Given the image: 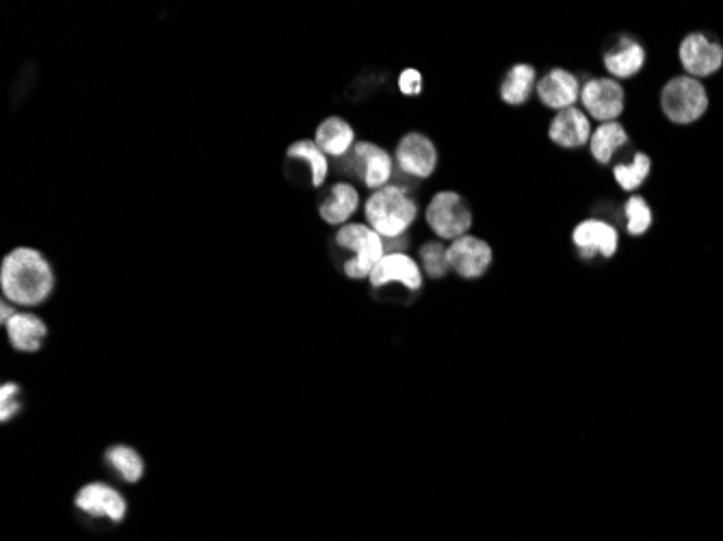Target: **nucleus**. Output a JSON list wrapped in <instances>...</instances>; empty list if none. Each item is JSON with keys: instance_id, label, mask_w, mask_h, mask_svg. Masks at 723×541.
Masks as SVG:
<instances>
[{"instance_id": "5", "label": "nucleus", "mask_w": 723, "mask_h": 541, "mask_svg": "<svg viewBox=\"0 0 723 541\" xmlns=\"http://www.w3.org/2000/svg\"><path fill=\"white\" fill-rule=\"evenodd\" d=\"M425 217L429 228L446 241L462 239L472 226V213L468 204L464 202L462 195L453 191H442L433 195Z\"/></svg>"}, {"instance_id": "21", "label": "nucleus", "mask_w": 723, "mask_h": 541, "mask_svg": "<svg viewBox=\"0 0 723 541\" xmlns=\"http://www.w3.org/2000/svg\"><path fill=\"white\" fill-rule=\"evenodd\" d=\"M533 87H535V68L527 63H518L505 76V81L501 85V98L507 104L518 107V104H524L531 98Z\"/></svg>"}, {"instance_id": "18", "label": "nucleus", "mask_w": 723, "mask_h": 541, "mask_svg": "<svg viewBox=\"0 0 723 541\" xmlns=\"http://www.w3.org/2000/svg\"><path fill=\"white\" fill-rule=\"evenodd\" d=\"M314 143L319 145L321 152L343 158L353 150V145H356V133H353V128L347 120L334 115L321 122Z\"/></svg>"}, {"instance_id": "20", "label": "nucleus", "mask_w": 723, "mask_h": 541, "mask_svg": "<svg viewBox=\"0 0 723 541\" xmlns=\"http://www.w3.org/2000/svg\"><path fill=\"white\" fill-rule=\"evenodd\" d=\"M626 143H628V135H626L624 126H620L617 122H607V124H600L596 128V133L591 135L589 148L598 163L607 165V163H611L613 154L620 148H624Z\"/></svg>"}, {"instance_id": "3", "label": "nucleus", "mask_w": 723, "mask_h": 541, "mask_svg": "<svg viewBox=\"0 0 723 541\" xmlns=\"http://www.w3.org/2000/svg\"><path fill=\"white\" fill-rule=\"evenodd\" d=\"M336 245L345 252H351V258L345 262V273L351 280L371 277L379 260L386 256L384 239L364 223H347L336 234Z\"/></svg>"}, {"instance_id": "13", "label": "nucleus", "mask_w": 723, "mask_h": 541, "mask_svg": "<svg viewBox=\"0 0 723 541\" xmlns=\"http://www.w3.org/2000/svg\"><path fill=\"white\" fill-rule=\"evenodd\" d=\"M548 137L550 141L561 145V148H581V145L591 139V124L581 109H563L557 113L555 120H552Z\"/></svg>"}, {"instance_id": "28", "label": "nucleus", "mask_w": 723, "mask_h": 541, "mask_svg": "<svg viewBox=\"0 0 723 541\" xmlns=\"http://www.w3.org/2000/svg\"><path fill=\"white\" fill-rule=\"evenodd\" d=\"M399 89L405 96H418L423 91V76L418 70H405L399 76Z\"/></svg>"}, {"instance_id": "27", "label": "nucleus", "mask_w": 723, "mask_h": 541, "mask_svg": "<svg viewBox=\"0 0 723 541\" xmlns=\"http://www.w3.org/2000/svg\"><path fill=\"white\" fill-rule=\"evenodd\" d=\"M20 386L16 384H5L0 388V420L7 422L11 416L20 412Z\"/></svg>"}, {"instance_id": "8", "label": "nucleus", "mask_w": 723, "mask_h": 541, "mask_svg": "<svg viewBox=\"0 0 723 541\" xmlns=\"http://www.w3.org/2000/svg\"><path fill=\"white\" fill-rule=\"evenodd\" d=\"M585 111L602 124L613 122L624 111V89L613 78H591L581 89Z\"/></svg>"}, {"instance_id": "14", "label": "nucleus", "mask_w": 723, "mask_h": 541, "mask_svg": "<svg viewBox=\"0 0 723 541\" xmlns=\"http://www.w3.org/2000/svg\"><path fill=\"white\" fill-rule=\"evenodd\" d=\"M574 243L587 258H591L594 254L611 258L617 252V232L607 221L589 219L583 221L581 226H576Z\"/></svg>"}, {"instance_id": "22", "label": "nucleus", "mask_w": 723, "mask_h": 541, "mask_svg": "<svg viewBox=\"0 0 723 541\" xmlns=\"http://www.w3.org/2000/svg\"><path fill=\"white\" fill-rule=\"evenodd\" d=\"M104 459H107V464L113 470L115 477H120L126 483L141 481L143 468H146V466H143V459L135 451V448L124 446V444L111 446L107 451V455H104Z\"/></svg>"}, {"instance_id": "12", "label": "nucleus", "mask_w": 723, "mask_h": 541, "mask_svg": "<svg viewBox=\"0 0 723 541\" xmlns=\"http://www.w3.org/2000/svg\"><path fill=\"white\" fill-rule=\"evenodd\" d=\"M394 282L405 286L407 290H420V286H423V273H420V267L403 252L386 254L371 273V284L375 288H384Z\"/></svg>"}, {"instance_id": "9", "label": "nucleus", "mask_w": 723, "mask_h": 541, "mask_svg": "<svg viewBox=\"0 0 723 541\" xmlns=\"http://www.w3.org/2000/svg\"><path fill=\"white\" fill-rule=\"evenodd\" d=\"M397 165L412 178H429L438 165V152L433 141L420 133L405 135L397 145Z\"/></svg>"}, {"instance_id": "29", "label": "nucleus", "mask_w": 723, "mask_h": 541, "mask_svg": "<svg viewBox=\"0 0 723 541\" xmlns=\"http://www.w3.org/2000/svg\"><path fill=\"white\" fill-rule=\"evenodd\" d=\"M13 314H16V308H13L11 303L3 301V308H0V321H3V325H7V323H9V319H11Z\"/></svg>"}, {"instance_id": "16", "label": "nucleus", "mask_w": 723, "mask_h": 541, "mask_svg": "<svg viewBox=\"0 0 723 541\" xmlns=\"http://www.w3.org/2000/svg\"><path fill=\"white\" fill-rule=\"evenodd\" d=\"M5 327H7L11 347L24 351V353H35L42 349L44 340L48 336L46 323L39 319L37 314H31V312H16Z\"/></svg>"}, {"instance_id": "11", "label": "nucleus", "mask_w": 723, "mask_h": 541, "mask_svg": "<svg viewBox=\"0 0 723 541\" xmlns=\"http://www.w3.org/2000/svg\"><path fill=\"white\" fill-rule=\"evenodd\" d=\"M449 265L451 269L466 277V280H477L492 265V247L477 239V236H462L449 247Z\"/></svg>"}, {"instance_id": "19", "label": "nucleus", "mask_w": 723, "mask_h": 541, "mask_svg": "<svg viewBox=\"0 0 723 541\" xmlns=\"http://www.w3.org/2000/svg\"><path fill=\"white\" fill-rule=\"evenodd\" d=\"M643 63H646V52L633 39H622L604 57L607 70L617 78H633L643 68Z\"/></svg>"}, {"instance_id": "25", "label": "nucleus", "mask_w": 723, "mask_h": 541, "mask_svg": "<svg viewBox=\"0 0 723 541\" xmlns=\"http://www.w3.org/2000/svg\"><path fill=\"white\" fill-rule=\"evenodd\" d=\"M420 262H423V269L433 280H440L446 273L451 271L449 265V247L442 245L440 241H431L420 247Z\"/></svg>"}, {"instance_id": "17", "label": "nucleus", "mask_w": 723, "mask_h": 541, "mask_svg": "<svg viewBox=\"0 0 723 541\" xmlns=\"http://www.w3.org/2000/svg\"><path fill=\"white\" fill-rule=\"evenodd\" d=\"M360 208L358 191L347 182H336L319 206V215L330 226H347V221Z\"/></svg>"}, {"instance_id": "23", "label": "nucleus", "mask_w": 723, "mask_h": 541, "mask_svg": "<svg viewBox=\"0 0 723 541\" xmlns=\"http://www.w3.org/2000/svg\"><path fill=\"white\" fill-rule=\"evenodd\" d=\"M288 158H299L310 167L312 187H323V182L330 174V163H327V154L314 141H295L291 148L286 150Z\"/></svg>"}, {"instance_id": "26", "label": "nucleus", "mask_w": 723, "mask_h": 541, "mask_svg": "<svg viewBox=\"0 0 723 541\" xmlns=\"http://www.w3.org/2000/svg\"><path fill=\"white\" fill-rule=\"evenodd\" d=\"M624 213H626V221H628V232L633 236L646 234L648 228L652 226V210L646 204V200L639 195L630 197V200L626 202Z\"/></svg>"}, {"instance_id": "1", "label": "nucleus", "mask_w": 723, "mask_h": 541, "mask_svg": "<svg viewBox=\"0 0 723 541\" xmlns=\"http://www.w3.org/2000/svg\"><path fill=\"white\" fill-rule=\"evenodd\" d=\"M0 288L13 306H39L55 288V273L42 252L31 247H18L3 258L0 265Z\"/></svg>"}, {"instance_id": "15", "label": "nucleus", "mask_w": 723, "mask_h": 541, "mask_svg": "<svg viewBox=\"0 0 723 541\" xmlns=\"http://www.w3.org/2000/svg\"><path fill=\"white\" fill-rule=\"evenodd\" d=\"M537 96L546 104L548 109H570L574 107L576 98L581 96V87H578L576 76L565 70H552L548 72L540 85H537Z\"/></svg>"}, {"instance_id": "4", "label": "nucleus", "mask_w": 723, "mask_h": 541, "mask_svg": "<svg viewBox=\"0 0 723 541\" xmlns=\"http://www.w3.org/2000/svg\"><path fill=\"white\" fill-rule=\"evenodd\" d=\"M661 107L674 124H691L708 109L706 89L698 78L676 76L663 89Z\"/></svg>"}, {"instance_id": "6", "label": "nucleus", "mask_w": 723, "mask_h": 541, "mask_svg": "<svg viewBox=\"0 0 723 541\" xmlns=\"http://www.w3.org/2000/svg\"><path fill=\"white\" fill-rule=\"evenodd\" d=\"M340 169H345L349 176L360 178L368 189L379 191L388 187V180L392 178V158L379 145L360 141L353 145L347 156H343Z\"/></svg>"}, {"instance_id": "2", "label": "nucleus", "mask_w": 723, "mask_h": 541, "mask_svg": "<svg viewBox=\"0 0 723 541\" xmlns=\"http://www.w3.org/2000/svg\"><path fill=\"white\" fill-rule=\"evenodd\" d=\"M364 215L381 239H399L416 221L418 206L399 184H388L368 197Z\"/></svg>"}, {"instance_id": "10", "label": "nucleus", "mask_w": 723, "mask_h": 541, "mask_svg": "<svg viewBox=\"0 0 723 541\" xmlns=\"http://www.w3.org/2000/svg\"><path fill=\"white\" fill-rule=\"evenodd\" d=\"M680 63L691 78L711 76L723 65V48L702 33H693L682 39Z\"/></svg>"}, {"instance_id": "7", "label": "nucleus", "mask_w": 723, "mask_h": 541, "mask_svg": "<svg viewBox=\"0 0 723 541\" xmlns=\"http://www.w3.org/2000/svg\"><path fill=\"white\" fill-rule=\"evenodd\" d=\"M76 509L94 520L120 524L126 518V500L107 483H89L76 494Z\"/></svg>"}, {"instance_id": "24", "label": "nucleus", "mask_w": 723, "mask_h": 541, "mask_svg": "<svg viewBox=\"0 0 723 541\" xmlns=\"http://www.w3.org/2000/svg\"><path fill=\"white\" fill-rule=\"evenodd\" d=\"M650 167H652V163L646 154H635V158L628 165H617L613 169V174H615L617 184H620L624 191H635L641 187L643 182H646V178L650 174Z\"/></svg>"}]
</instances>
